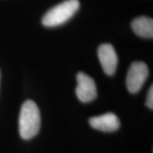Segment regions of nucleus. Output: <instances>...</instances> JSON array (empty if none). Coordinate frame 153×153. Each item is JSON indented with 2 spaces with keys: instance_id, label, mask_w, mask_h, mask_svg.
<instances>
[{
  "instance_id": "1",
  "label": "nucleus",
  "mask_w": 153,
  "mask_h": 153,
  "mask_svg": "<svg viewBox=\"0 0 153 153\" xmlns=\"http://www.w3.org/2000/svg\"><path fill=\"white\" fill-rule=\"evenodd\" d=\"M41 126V115L37 104L26 100L22 106L19 117V132L24 140H30L38 134Z\"/></svg>"
},
{
  "instance_id": "2",
  "label": "nucleus",
  "mask_w": 153,
  "mask_h": 153,
  "mask_svg": "<svg viewBox=\"0 0 153 153\" xmlns=\"http://www.w3.org/2000/svg\"><path fill=\"white\" fill-rule=\"evenodd\" d=\"M78 0H66L50 9L43 17L42 24L46 27H55L68 22L79 10Z\"/></svg>"
},
{
  "instance_id": "3",
  "label": "nucleus",
  "mask_w": 153,
  "mask_h": 153,
  "mask_svg": "<svg viewBox=\"0 0 153 153\" xmlns=\"http://www.w3.org/2000/svg\"><path fill=\"white\" fill-rule=\"evenodd\" d=\"M149 76L147 65L142 61H134L129 67L127 77L126 85L128 92L137 94L143 87Z\"/></svg>"
},
{
  "instance_id": "4",
  "label": "nucleus",
  "mask_w": 153,
  "mask_h": 153,
  "mask_svg": "<svg viewBox=\"0 0 153 153\" xmlns=\"http://www.w3.org/2000/svg\"><path fill=\"white\" fill-rule=\"evenodd\" d=\"M76 94L81 102L88 103L96 98V84L91 76L84 72H78L76 75Z\"/></svg>"
},
{
  "instance_id": "5",
  "label": "nucleus",
  "mask_w": 153,
  "mask_h": 153,
  "mask_svg": "<svg viewBox=\"0 0 153 153\" xmlns=\"http://www.w3.org/2000/svg\"><path fill=\"white\" fill-rule=\"evenodd\" d=\"M98 57L105 73L109 76L113 75L118 61L114 47L110 44H100L98 48Z\"/></svg>"
},
{
  "instance_id": "6",
  "label": "nucleus",
  "mask_w": 153,
  "mask_h": 153,
  "mask_svg": "<svg viewBox=\"0 0 153 153\" xmlns=\"http://www.w3.org/2000/svg\"><path fill=\"white\" fill-rule=\"evenodd\" d=\"M89 124L93 128L100 131L114 132L119 128L120 121L117 115L109 112L91 117L89 119Z\"/></svg>"
},
{
  "instance_id": "7",
  "label": "nucleus",
  "mask_w": 153,
  "mask_h": 153,
  "mask_svg": "<svg viewBox=\"0 0 153 153\" xmlns=\"http://www.w3.org/2000/svg\"><path fill=\"white\" fill-rule=\"evenodd\" d=\"M131 27L134 33L140 38H153V21L146 16L137 17L133 20Z\"/></svg>"
},
{
  "instance_id": "8",
  "label": "nucleus",
  "mask_w": 153,
  "mask_h": 153,
  "mask_svg": "<svg viewBox=\"0 0 153 153\" xmlns=\"http://www.w3.org/2000/svg\"><path fill=\"white\" fill-rule=\"evenodd\" d=\"M146 105H147L149 109H153V87L152 85L150 87L148 90L147 95H146Z\"/></svg>"
}]
</instances>
